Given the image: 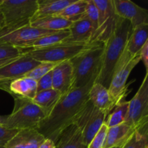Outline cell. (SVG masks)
<instances>
[{"instance_id": "d590c367", "label": "cell", "mask_w": 148, "mask_h": 148, "mask_svg": "<svg viewBox=\"0 0 148 148\" xmlns=\"http://www.w3.org/2000/svg\"><path fill=\"white\" fill-rule=\"evenodd\" d=\"M38 148H55V143L50 139H45Z\"/></svg>"}, {"instance_id": "83f0119b", "label": "cell", "mask_w": 148, "mask_h": 148, "mask_svg": "<svg viewBox=\"0 0 148 148\" xmlns=\"http://www.w3.org/2000/svg\"><path fill=\"white\" fill-rule=\"evenodd\" d=\"M148 126L136 130L121 148H148Z\"/></svg>"}, {"instance_id": "ba28073f", "label": "cell", "mask_w": 148, "mask_h": 148, "mask_svg": "<svg viewBox=\"0 0 148 148\" xmlns=\"http://www.w3.org/2000/svg\"><path fill=\"white\" fill-rule=\"evenodd\" d=\"M106 117V114L94 106L88 99L72 124L76 126L82 133L87 146L101 126L105 123Z\"/></svg>"}, {"instance_id": "44dd1931", "label": "cell", "mask_w": 148, "mask_h": 148, "mask_svg": "<svg viewBox=\"0 0 148 148\" xmlns=\"http://www.w3.org/2000/svg\"><path fill=\"white\" fill-rule=\"evenodd\" d=\"M147 30L148 24L141 25L132 30L125 49L126 53L131 57L138 55L143 46L148 41Z\"/></svg>"}, {"instance_id": "4dcf8cb0", "label": "cell", "mask_w": 148, "mask_h": 148, "mask_svg": "<svg viewBox=\"0 0 148 148\" xmlns=\"http://www.w3.org/2000/svg\"><path fill=\"white\" fill-rule=\"evenodd\" d=\"M108 129V127L104 123L98 132L95 134L87 148H103Z\"/></svg>"}, {"instance_id": "836d02e7", "label": "cell", "mask_w": 148, "mask_h": 148, "mask_svg": "<svg viewBox=\"0 0 148 148\" xmlns=\"http://www.w3.org/2000/svg\"><path fill=\"white\" fill-rule=\"evenodd\" d=\"M52 88V71L46 74L37 81V92Z\"/></svg>"}, {"instance_id": "277c9868", "label": "cell", "mask_w": 148, "mask_h": 148, "mask_svg": "<svg viewBox=\"0 0 148 148\" xmlns=\"http://www.w3.org/2000/svg\"><path fill=\"white\" fill-rule=\"evenodd\" d=\"M14 106L10 115L0 116V124L10 130H36L48 113L33 103L32 101L14 98Z\"/></svg>"}, {"instance_id": "ac0fdd59", "label": "cell", "mask_w": 148, "mask_h": 148, "mask_svg": "<svg viewBox=\"0 0 148 148\" xmlns=\"http://www.w3.org/2000/svg\"><path fill=\"white\" fill-rule=\"evenodd\" d=\"M88 99L94 106L102 111L107 116L117 105L111 98L108 88L94 82L88 94Z\"/></svg>"}, {"instance_id": "f1b7e54d", "label": "cell", "mask_w": 148, "mask_h": 148, "mask_svg": "<svg viewBox=\"0 0 148 148\" xmlns=\"http://www.w3.org/2000/svg\"><path fill=\"white\" fill-rule=\"evenodd\" d=\"M59 63H53V62H40L38 65L33 68L31 71L26 74L25 77L32 78L35 80L38 81L40 77L44 76L46 74L49 73L52 71V69L56 66Z\"/></svg>"}, {"instance_id": "484cf974", "label": "cell", "mask_w": 148, "mask_h": 148, "mask_svg": "<svg viewBox=\"0 0 148 148\" xmlns=\"http://www.w3.org/2000/svg\"><path fill=\"white\" fill-rule=\"evenodd\" d=\"M87 0H75L57 15L74 23L85 17Z\"/></svg>"}, {"instance_id": "7c38bea8", "label": "cell", "mask_w": 148, "mask_h": 148, "mask_svg": "<svg viewBox=\"0 0 148 148\" xmlns=\"http://www.w3.org/2000/svg\"><path fill=\"white\" fill-rule=\"evenodd\" d=\"M114 10L120 18L127 20L132 28L148 24V11L130 0H113Z\"/></svg>"}, {"instance_id": "5b68a950", "label": "cell", "mask_w": 148, "mask_h": 148, "mask_svg": "<svg viewBox=\"0 0 148 148\" xmlns=\"http://www.w3.org/2000/svg\"><path fill=\"white\" fill-rule=\"evenodd\" d=\"M38 0H1L0 14L4 25L30 23L38 10Z\"/></svg>"}, {"instance_id": "d6986e66", "label": "cell", "mask_w": 148, "mask_h": 148, "mask_svg": "<svg viewBox=\"0 0 148 148\" xmlns=\"http://www.w3.org/2000/svg\"><path fill=\"white\" fill-rule=\"evenodd\" d=\"M135 131V129L126 123L110 127L108 129L103 148L122 147Z\"/></svg>"}, {"instance_id": "8d00e7d4", "label": "cell", "mask_w": 148, "mask_h": 148, "mask_svg": "<svg viewBox=\"0 0 148 148\" xmlns=\"http://www.w3.org/2000/svg\"><path fill=\"white\" fill-rule=\"evenodd\" d=\"M22 55H23V54H22ZM16 58H17V57L12 58V59H4V60H1V61H0V67H1V66H4V65L10 63V62H12V61H14V59H16Z\"/></svg>"}, {"instance_id": "52a82bcc", "label": "cell", "mask_w": 148, "mask_h": 148, "mask_svg": "<svg viewBox=\"0 0 148 148\" xmlns=\"http://www.w3.org/2000/svg\"><path fill=\"white\" fill-rule=\"evenodd\" d=\"M57 31L32 27L30 23L5 26L0 29V45H8L25 49V46L38 38Z\"/></svg>"}, {"instance_id": "7402d4cb", "label": "cell", "mask_w": 148, "mask_h": 148, "mask_svg": "<svg viewBox=\"0 0 148 148\" xmlns=\"http://www.w3.org/2000/svg\"><path fill=\"white\" fill-rule=\"evenodd\" d=\"M72 23V22L59 15L46 16L33 20L30 22V25L32 27L51 31L68 30Z\"/></svg>"}, {"instance_id": "7a4b0ae2", "label": "cell", "mask_w": 148, "mask_h": 148, "mask_svg": "<svg viewBox=\"0 0 148 148\" xmlns=\"http://www.w3.org/2000/svg\"><path fill=\"white\" fill-rule=\"evenodd\" d=\"M132 30L131 23L128 20L119 18L115 30L104 43L102 66L95 82L108 88L116 66L125 51Z\"/></svg>"}, {"instance_id": "4316f807", "label": "cell", "mask_w": 148, "mask_h": 148, "mask_svg": "<svg viewBox=\"0 0 148 148\" xmlns=\"http://www.w3.org/2000/svg\"><path fill=\"white\" fill-rule=\"evenodd\" d=\"M129 101H123L117 104L109 113L105 121V124L110 127H115L125 122L128 113Z\"/></svg>"}, {"instance_id": "5bb4252c", "label": "cell", "mask_w": 148, "mask_h": 148, "mask_svg": "<svg viewBox=\"0 0 148 148\" xmlns=\"http://www.w3.org/2000/svg\"><path fill=\"white\" fill-rule=\"evenodd\" d=\"M0 90L10 93L14 98L32 100L37 93V81L27 77L0 82Z\"/></svg>"}, {"instance_id": "4fadbf2b", "label": "cell", "mask_w": 148, "mask_h": 148, "mask_svg": "<svg viewBox=\"0 0 148 148\" xmlns=\"http://www.w3.org/2000/svg\"><path fill=\"white\" fill-rule=\"evenodd\" d=\"M39 64V62L23 53L12 62L0 67V82L25 77Z\"/></svg>"}, {"instance_id": "f546056e", "label": "cell", "mask_w": 148, "mask_h": 148, "mask_svg": "<svg viewBox=\"0 0 148 148\" xmlns=\"http://www.w3.org/2000/svg\"><path fill=\"white\" fill-rule=\"evenodd\" d=\"M85 17L90 21L95 30V35L98 28V10L93 0H87V7Z\"/></svg>"}, {"instance_id": "ffe728a7", "label": "cell", "mask_w": 148, "mask_h": 148, "mask_svg": "<svg viewBox=\"0 0 148 148\" xmlns=\"http://www.w3.org/2000/svg\"><path fill=\"white\" fill-rule=\"evenodd\" d=\"M55 148H87L82 133L74 124L61 132L55 142Z\"/></svg>"}, {"instance_id": "e575fe53", "label": "cell", "mask_w": 148, "mask_h": 148, "mask_svg": "<svg viewBox=\"0 0 148 148\" xmlns=\"http://www.w3.org/2000/svg\"><path fill=\"white\" fill-rule=\"evenodd\" d=\"M139 56L140 58V61H143L145 66L146 68V72H147L148 69V41L146 42L145 44L143 46L141 50L138 53Z\"/></svg>"}, {"instance_id": "e0dca14e", "label": "cell", "mask_w": 148, "mask_h": 148, "mask_svg": "<svg viewBox=\"0 0 148 148\" xmlns=\"http://www.w3.org/2000/svg\"><path fill=\"white\" fill-rule=\"evenodd\" d=\"M45 139L35 129L19 130L4 148H38Z\"/></svg>"}, {"instance_id": "cb8c5ba5", "label": "cell", "mask_w": 148, "mask_h": 148, "mask_svg": "<svg viewBox=\"0 0 148 148\" xmlns=\"http://www.w3.org/2000/svg\"><path fill=\"white\" fill-rule=\"evenodd\" d=\"M69 30L54 32V33H50V34H47L46 36L38 38L36 40H33V42L27 44L25 49L30 50V49H42V48L58 44V43H62L63 40L69 36Z\"/></svg>"}, {"instance_id": "74e56055", "label": "cell", "mask_w": 148, "mask_h": 148, "mask_svg": "<svg viewBox=\"0 0 148 148\" xmlns=\"http://www.w3.org/2000/svg\"><path fill=\"white\" fill-rule=\"evenodd\" d=\"M4 19H3L2 16H1V14H0V29L1 28V27H4Z\"/></svg>"}, {"instance_id": "9c48e42d", "label": "cell", "mask_w": 148, "mask_h": 148, "mask_svg": "<svg viewBox=\"0 0 148 148\" xmlns=\"http://www.w3.org/2000/svg\"><path fill=\"white\" fill-rule=\"evenodd\" d=\"M136 130L148 126V73L132 99L129 101L125 122Z\"/></svg>"}, {"instance_id": "603a6c76", "label": "cell", "mask_w": 148, "mask_h": 148, "mask_svg": "<svg viewBox=\"0 0 148 148\" xmlns=\"http://www.w3.org/2000/svg\"><path fill=\"white\" fill-rule=\"evenodd\" d=\"M75 0H38V10L30 21L46 16L57 15Z\"/></svg>"}, {"instance_id": "d4e9b609", "label": "cell", "mask_w": 148, "mask_h": 148, "mask_svg": "<svg viewBox=\"0 0 148 148\" xmlns=\"http://www.w3.org/2000/svg\"><path fill=\"white\" fill-rule=\"evenodd\" d=\"M62 96V95L59 91L51 88L37 92L34 98L32 100V102L49 114Z\"/></svg>"}, {"instance_id": "30bf717a", "label": "cell", "mask_w": 148, "mask_h": 148, "mask_svg": "<svg viewBox=\"0 0 148 148\" xmlns=\"http://www.w3.org/2000/svg\"><path fill=\"white\" fill-rule=\"evenodd\" d=\"M140 62V56L137 55L128 62L117 64L108 88L111 98L116 104L124 101V98L126 96L128 88L127 85V79L132 71Z\"/></svg>"}, {"instance_id": "9a60e30c", "label": "cell", "mask_w": 148, "mask_h": 148, "mask_svg": "<svg viewBox=\"0 0 148 148\" xmlns=\"http://www.w3.org/2000/svg\"><path fill=\"white\" fill-rule=\"evenodd\" d=\"M73 69L70 61L59 62L52 69V88L62 95L73 89Z\"/></svg>"}, {"instance_id": "1f68e13d", "label": "cell", "mask_w": 148, "mask_h": 148, "mask_svg": "<svg viewBox=\"0 0 148 148\" xmlns=\"http://www.w3.org/2000/svg\"><path fill=\"white\" fill-rule=\"evenodd\" d=\"M24 53L22 49L8 45H0V61L18 57Z\"/></svg>"}, {"instance_id": "f35d334b", "label": "cell", "mask_w": 148, "mask_h": 148, "mask_svg": "<svg viewBox=\"0 0 148 148\" xmlns=\"http://www.w3.org/2000/svg\"><path fill=\"white\" fill-rule=\"evenodd\" d=\"M113 148H121V147H113Z\"/></svg>"}, {"instance_id": "2e32d148", "label": "cell", "mask_w": 148, "mask_h": 148, "mask_svg": "<svg viewBox=\"0 0 148 148\" xmlns=\"http://www.w3.org/2000/svg\"><path fill=\"white\" fill-rule=\"evenodd\" d=\"M68 30L69 36L62 43L87 44L94 41L95 30L90 21L85 17L72 23Z\"/></svg>"}, {"instance_id": "8992f818", "label": "cell", "mask_w": 148, "mask_h": 148, "mask_svg": "<svg viewBox=\"0 0 148 148\" xmlns=\"http://www.w3.org/2000/svg\"><path fill=\"white\" fill-rule=\"evenodd\" d=\"M90 44L60 43L42 49L23 51V53L39 62L59 63L70 60L88 48Z\"/></svg>"}, {"instance_id": "8fae6325", "label": "cell", "mask_w": 148, "mask_h": 148, "mask_svg": "<svg viewBox=\"0 0 148 148\" xmlns=\"http://www.w3.org/2000/svg\"><path fill=\"white\" fill-rule=\"evenodd\" d=\"M98 10V28L94 41L105 43L114 31L119 17L114 10L113 0H93Z\"/></svg>"}, {"instance_id": "d6a6232c", "label": "cell", "mask_w": 148, "mask_h": 148, "mask_svg": "<svg viewBox=\"0 0 148 148\" xmlns=\"http://www.w3.org/2000/svg\"><path fill=\"white\" fill-rule=\"evenodd\" d=\"M19 130H10L0 124V147H4L15 135Z\"/></svg>"}, {"instance_id": "6da1fadb", "label": "cell", "mask_w": 148, "mask_h": 148, "mask_svg": "<svg viewBox=\"0 0 148 148\" xmlns=\"http://www.w3.org/2000/svg\"><path fill=\"white\" fill-rule=\"evenodd\" d=\"M94 82L79 88H73L63 95L36 130L46 139L55 143L64 130L73 124L75 118L88 101V94Z\"/></svg>"}, {"instance_id": "3957f363", "label": "cell", "mask_w": 148, "mask_h": 148, "mask_svg": "<svg viewBox=\"0 0 148 148\" xmlns=\"http://www.w3.org/2000/svg\"><path fill=\"white\" fill-rule=\"evenodd\" d=\"M103 52V42L93 41L69 60L73 69V88H82L95 82L101 72Z\"/></svg>"}, {"instance_id": "ab89813d", "label": "cell", "mask_w": 148, "mask_h": 148, "mask_svg": "<svg viewBox=\"0 0 148 148\" xmlns=\"http://www.w3.org/2000/svg\"><path fill=\"white\" fill-rule=\"evenodd\" d=\"M0 148H4V147H0Z\"/></svg>"}]
</instances>
